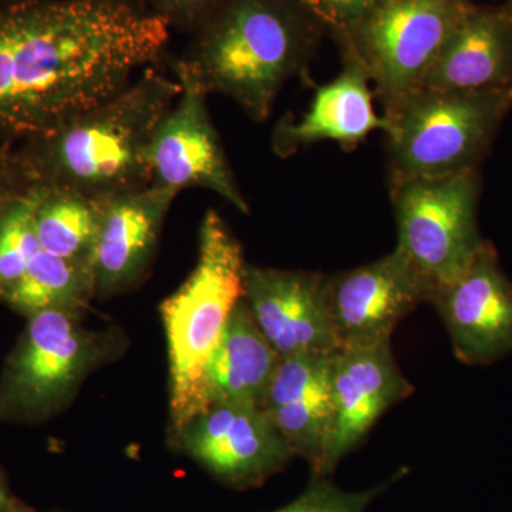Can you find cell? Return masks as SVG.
Wrapping results in <instances>:
<instances>
[{
    "label": "cell",
    "instance_id": "cell-1",
    "mask_svg": "<svg viewBox=\"0 0 512 512\" xmlns=\"http://www.w3.org/2000/svg\"><path fill=\"white\" fill-rule=\"evenodd\" d=\"M146 0H0V137L45 136L167 55Z\"/></svg>",
    "mask_w": 512,
    "mask_h": 512
},
{
    "label": "cell",
    "instance_id": "cell-2",
    "mask_svg": "<svg viewBox=\"0 0 512 512\" xmlns=\"http://www.w3.org/2000/svg\"><path fill=\"white\" fill-rule=\"evenodd\" d=\"M180 93L177 77L148 67L92 109L22 141L19 153L30 181L96 200L150 187L151 138Z\"/></svg>",
    "mask_w": 512,
    "mask_h": 512
},
{
    "label": "cell",
    "instance_id": "cell-3",
    "mask_svg": "<svg viewBox=\"0 0 512 512\" xmlns=\"http://www.w3.org/2000/svg\"><path fill=\"white\" fill-rule=\"evenodd\" d=\"M302 6V0H224L171 62L174 74L264 123L285 84L308 66L312 30Z\"/></svg>",
    "mask_w": 512,
    "mask_h": 512
},
{
    "label": "cell",
    "instance_id": "cell-4",
    "mask_svg": "<svg viewBox=\"0 0 512 512\" xmlns=\"http://www.w3.org/2000/svg\"><path fill=\"white\" fill-rule=\"evenodd\" d=\"M241 242L218 211L208 210L200 229L197 265L184 284L161 303L170 359V406L175 431L190 420L195 387L245 295Z\"/></svg>",
    "mask_w": 512,
    "mask_h": 512
},
{
    "label": "cell",
    "instance_id": "cell-5",
    "mask_svg": "<svg viewBox=\"0 0 512 512\" xmlns=\"http://www.w3.org/2000/svg\"><path fill=\"white\" fill-rule=\"evenodd\" d=\"M512 109V89H420L384 111L390 184L480 168Z\"/></svg>",
    "mask_w": 512,
    "mask_h": 512
},
{
    "label": "cell",
    "instance_id": "cell-6",
    "mask_svg": "<svg viewBox=\"0 0 512 512\" xmlns=\"http://www.w3.org/2000/svg\"><path fill=\"white\" fill-rule=\"evenodd\" d=\"M392 185L396 251L430 291L451 284L474 261L485 239L478 228L480 168Z\"/></svg>",
    "mask_w": 512,
    "mask_h": 512
},
{
    "label": "cell",
    "instance_id": "cell-7",
    "mask_svg": "<svg viewBox=\"0 0 512 512\" xmlns=\"http://www.w3.org/2000/svg\"><path fill=\"white\" fill-rule=\"evenodd\" d=\"M470 0H377L350 29L346 56L362 64L384 111L421 89Z\"/></svg>",
    "mask_w": 512,
    "mask_h": 512
},
{
    "label": "cell",
    "instance_id": "cell-8",
    "mask_svg": "<svg viewBox=\"0 0 512 512\" xmlns=\"http://www.w3.org/2000/svg\"><path fill=\"white\" fill-rule=\"evenodd\" d=\"M107 343L99 333L83 328L77 311L47 309L30 316L3 377V409L23 416L55 412L103 362Z\"/></svg>",
    "mask_w": 512,
    "mask_h": 512
},
{
    "label": "cell",
    "instance_id": "cell-9",
    "mask_svg": "<svg viewBox=\"0 0 512 512\" xmlns=\"http://www.w3.org/2000/svg\"><path fill=\"white\" fill-rule=\"evenodd\" d=\"M181 93L158 124L150 144L153 185L180 194L204 188L249 214L251 208L229 165L220 134L208 110V94L188 77L174 74Z\"/></svg>",
    "mask_w": 512,
    "mask_h": 512
},
{
    "label": "cell",
    "instance_id": "cell-10",
    "mask_svg": "<svg viewBox=\"0 0 512 512\" xmlns=\"http://www.w3.org/2000/svg\"><path fill=\"white\" fill-rule=\"evenodd\" d=\"M183 453L229 487H258L281 471L293 454L258 404L211 407L178 431Z\"/></svg>",
    "mask_w": 512,
    "mask_h": 512
},
{
    "label": "cell",
    "instance_id": "cell-11",
    "mask_svg": "<svg viewBox=\"0 0 512 512\" xmlns=\"http://www.w3.org/2000/svg\"><path fill=\"white\" fill-rule=\"evenodd\" d=\"M454 355L470 366L491 365L512 355V282L491 242L451 284L431 298Z\"/></svg>",
    "mask_w": 512,
    "mask_h": 512
},
{
    "label": "cell",
    "instance_id": "cell-12",
    "mask_svg": "<svg viewBox=\"0 0 512 512\" xmlns=\"http://www.w3.org/2000/svg\"><path fill=\"white\" fill-rule=\"evenodd\" d=\"M244 286L256 325L281 359L338 352L325 275L247 265Z\"/></svg>",
    "mask_w": 512,
    "mask_h": 512
},
{
    "label": "cell",
    "instance_id": "cell-13",
    "mask_svg": "<svg viewBox=\"0 0 512 512\" xmlns=\"http://www.w3.org/2000/svg\"><path fill=\"white\" fill-rule=\"evenodd\" d=\"M430 291L394 249L370 264L326 276V298L340 349L390 342L393 330Z\"/></svg>",
    "mask_w": 512,
    "mask_h": 512
},
{
    "label": "cell",
    "instance_id": "cell-14",
    "mask_svg": "<svg viewBox=\"0 0 512 512\" xmlns=\"http://www.w3.org/2000/svg\"><path fill=\"white\" fill-rule=\"evenodd\" d=\"M413 386L393 356L392 342L345 346L333 355V417L319 477H328L390 407Z\"/></svg>",
    "mask_w": 512,
    "mask_h": 512
},
{
    "label": "cell",
    "instance_id": "cell-15",
    "mask_svg": "<svg viewBox=\"0 0 512 512\" xmlns=\"http://www.w3.org/2000/svg\"><path fill=\"white\" fill-rule=\"evenodd\" d=\"M177 195L151 184L103 201L93 261L96 295L121 291L146 272Z\"/></svg>",
    "mask_w": 512,
    "mask_h": 512
},
{
    "label": "cell",
    "instance_id": "cell-16",
    "mask_svg": "<svg viewBox=\"0 0 512 512\" xmlns=\"http://www.w3.org/2000/svg\"><path fill=\"white\" fill-rule=\"evenodd\" d=\"M333 355L279 360L261 403L293 454L311 464L313 476H319L332 427Z\"/></svg>",
    "mask_w": 512,
    "mask_h": 512
},
{
    "label": "cell",
    "instance_id": "cell-17",
    "mask_svg": "<svg viewBox=\"0 0 512 512\" xmlns=\"http://www.w3.org/2000/svg\"><path fill=\"white\" fill-rule=\"evenodd\" d=\"M421 89H512V19L505 6H473L447 40Z\"/></svg>",
    "mask_w": 512,
    "mask_h": 512
},
{
    "label": "cell",
    "instance_id": "cell-18",
    "mask_svg": "<svg viewBox=\"0 0 512 512\" xmlns=\"http://www.w3.org/2000/svg\"><path fill=\"white\" fill-rule=\"evenodd\" d=\"M279 360L281 357L264 338L247 302L242 299L202 367L190 420L222 404L261 406Z\"/></svg>",
    "mask_w": 512,
    "mask_h": 512
},
{
    "label": "cell",
    "instance_id": "cell-19",
    "mask_svg": "<svg viewBox=\"0 0 512 512\" xmlns=\"http://www.w3.org/2000/svg\"><path fill=\"white\" fill-rule=\"evenodd\" d=\"M386 128L376 113L370 79L362 64L346 56L338 77L319 87L311 107L298 121L282 119L272 133L276 156L289 157L319 141L355 146L373 131Z\"/></svg>",
    "mask_w": 512,
    "mask_h": 512
},
{
    "label": "cell",
    "instance_id": "cell-20",
    "mask_svg": "<svg viewBox=\"0 0 512 512\" xmlns=\"http://www.w3.org/2000/svg\"><path fill=\"white\" fill-rule=\"evenodd\" d=\"M42 188L36 210L40 247L93 272L104 200H96L70 188L47 185Z\"/></svg>",
    "mask_w": 512,
    "mask_h": 512
},
{
    "label": "cell",
    "instance_id": "cell-21",
    "mask_svg": "<svg viewBox=\"0 0 512 512\" xmlns=\"http://www.w3.org/2000/svg\"><path fill=\"white\" fill-rule=\"evenodd\" d=\"M94 295L96 286L92 271L42 249L25 275L0 298L30 318L47 309L80 312Z\"/></svg>",
    "mask_w": 512,
    "mask_h": 512
},
{
    "label": "cell",
    "instance_id": "cell-22",
    "mask_svg": "<svg viewBox=\"0 0 512 512\" xmlns=\"http://www.w3.org/2000/svg\"><path fill=\"white\" fill-rule=\"evenodd\" d=\"M42 185H30L0 211V295L25 275L42 251L36 229V210Z\"/></svg>",
    "mask_w": 512,
    "mask_h": 512
},
{
    "label": "cell",
    "instance_id": "cell-23",
    "mask_svg": "<svg viewBox=\"0 0 512 512\" xmlns=\"http://www.w3.org/2000/svg\"><path fill=\"white\" fill-rule=\"evenodd\" d=\"M402 473L363 491H345L328 480V477L313 476L312 483L295 501L272 512H365L373 500L399 480Z\"/></svg>",
    "mask_w": 512,
    "mask_h": 512
},
{
    "label": "cell",
    "instance_id": "cell-24",
    "mask_svg": "<svg viewBox=\"0 0 512 512\" xmlns=\"http://www.w3.org/2000/svg\"><path fill=\"white\" fill-rule=\"evenodd\" d=\"M148 6L184 35L194 36L217 12L224 0H146Z\"/></svg>",
    "mask_w": 512,
    "mask_h": 512
},
{
    "label": "cell",
    "instance_id": "cell-25",
    "mask_svg": "<svg viewBox=\"0 0 512 512\" xmlns=\"http://www.w3.org/2000/svg\"><path fill=\"white\" fill-rule=\"evenodd\" d=\"M32 184L15 141L0 137V211Z\"/></svg>",
    "mask_w": 512,
    "mask_h": 512
},
{
    "label": "cell",
    "instance_id": "cell-26",
    "mask_svg": "<svg viewBox=\"0 0 512 512\" xmlns=\"http://www.w3.org/2000/svg\"><path fill=\"white\" fill-rule=\"evenodd\" d=\"M306 8L320 13L332 25L349 32L375 6L377 0H302Z\"/></svg>",
    "mask_w": 512,
    "mask_h": 512
},
{
    "label": "cell",
    "instance_id": "cell-27",
    "mask_svg": "<svg viewBox=\"0 0 512 512\" xmlns=\"http://www.w3.org/2000/svg\"><path fill=\"white\" fill-rule=\"evenodd\" d=\"M0 512H25L22 505L10 494L2 477H0Z\"/></svg>",
    "mask_w": 512,
    "mask_h": 512
},
{
    "label": "cell",
    "instance_id": "cell-28",
    "mask_svg": "<svg viewBox=\"0 0 512 512\" xmlns=\"http://www.w3.org/2000/svg\"><path fill=\"white\" fill-rule=\"evenodd\" d=\"M505 9H507L508 15H510V18L512 19V0H507V2L504 3Z\"/></svg>",
    "mask_w": 512,
    "mask_h": 512
}]
</instances>
